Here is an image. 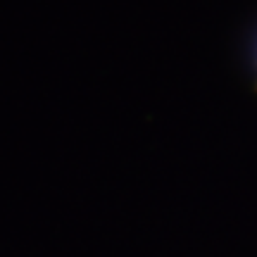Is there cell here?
Masks as SVG:
<instances>
[{
	"mask_svg": "<svg viewBox=\"0 0 257 257\" xmlns=\"http://www.w3.org/2000/svg\"><path fill=\"white\" fill-rule=\"evenodd\" d=\"M248 62H250V72H252V81H255V91H257V27L252 29L248 41Z\"/></svg>",
	"mask_w": 257,
	"mask_h": 257,
	"instance_id": "6da1fadb",
	"label": "cell"
}]
</instances>
